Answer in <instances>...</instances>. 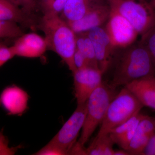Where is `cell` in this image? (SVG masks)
<instances>
[{
    "mask_svg": "<svg viewBox=\"0 0 155 155\" xmlns=\"http://www.w3.org/2000/svg\"><path fill=\"white\" fill-rule=\"evenodd\" d=\"M76 49L85 57L90 67L99 69L94 48L87 32L76 34Z\"/></svg>",
    "mask_w": 155,
    "mask_h": 155,
    "instance_id": "cell-19",
    "label": "cell"
},
{
    "mask_svg": "<svg viewBox=\"0 0 155 155\" xmlns=\"http://www.w3.org/2000/svg\"><path fill=\"white\" fill-rule=\"evenodd\" d=\"M141 155H155V133L150 139Z\"/></svg>",
    "mask_w": 155,
    "mask_h": 155,
    "instance_id": "cell-27",
    "label": "cell"
},
{
    "mask_svg": "<svg viewBox=\"0 0 155 155\" xmlns=\"http://www.w3.org/2000/svg\"><path fill=\"white\" fill-rule=\"evenodd\" d=\"M67 0H41V6L43 14L59 15L63 12Z\"/></svg>",
    "mask_w": 155,
    "mask_h": 155,
    "instance_id": "cell-21",
    "label": "cell"
},
{
    "mask_svg": "<svg viewBox=\"0 0 155 155\" xmlns=\"http://www.w3.org/2000/svg\"><path fill=\"white\" fill-rule=\"evenodd\" d=\"M15 56L11 47L6 46L0 42V67Z\"/></svg>",
    "mask_w": 155,
    "mask_h": 155,
    "instance_id": "cell-24",
    "label": "cell"
},
{
    "mask_svg": "<svg viewBox=\"0 0 155 155\" xmlns=\"http://www.w3.org/2000/svg\"><path fill=\"white\" fill-rule=\"evenodd\" d=\"M11 47L15 56L27 58L41 57L48 49L45 37L35 33L23 34Z\"/></svg>",
    "mask_w": 155,
    "mask_h": 155,
    "instance_id": "cell-11",
    "label": "cell"
},
{
    "mask_svg": "<svg viewBox=\"0 0 155 155\" xmlns=\"http://www.w3.org/2000/svg\"><path fill=\"white\" fill-rule=\"evenodd\" d=\"M87 111V102L77 105L73 114L48 143L62 150L65 154L70 155L84 125Z\"/></svg>",
    "mask_w": 155,
    "mask_h": 155,
    "instance_id": "cell-6",
    "label": "cell"
},
{
    "mask_svg": "<svg viewBox=\"0 0 155 155\" xmlns=\"http://www.w3.org/2000/svg\"><path fill=\"white\" fill-rule=\"evenodd\" d=\"M155 133V118L146 116L139 123L126 151L130 155H141L150 139Z\"/></svg>",
    "mask_w": 155,
    "mask_h": 155,
    "instance_id": "cell-13",
    "label": "cell"
},
{
    "mask_svg": "<svg viewBox=\"0 0 155 155\" xmlns=\"http://www.w3.org/2000/svg\"><path fill=\"white\" fill-rule=\"evenodd\" d=\"M129 153L125 150H118L114 151V155H129Z\"/></svg>",
    "mask_w": 155,
    "mask_h": 155,
    "instance_id": "cell-29",
    "label": "cell"
},
{
    "mask_svg": "<svg viewBox=\"0 0 155 155\" xmlns=\"http://www.w3.org/2000/svg\"><path fill=\"white\" fill-rule=\"evenodd\" d=\"M99 0H67L61 17L67 22L80 19Z\"/></svg>",
    "mask_w": 155,
    "mask_h": 155,
    "instance_id": "cell-17",
    "label": "cell"
},
{
    "mask_svg": "<svg viewBox=\"0 0 155 155\" xmlns=\"http://www.w3.org/2000/svg\"><path fill=\"white\" fill-rule=\"evenodd\" d=\"M141 41L146 46L155 65V25Z\"/></svg>",
    "mask_w": 155,
    "mask_h": 155,
    "instance_id": "cell-22",
    "label": "cell"
},
{
    "mask_svg": "<svg viewBox=\"0 0 155 155\" xmlns=\"http://www.w3.org/2000/svg\"><path fill=\"white\" fill-rule=\"evenodd\" d=\"M149 3L153 8L155 10V0H151Z\"/></svg>",
    "mask_w": 155,
    "mask_h": 155,
    "instance_id": "cell-30",
    "label": "cell"
},
{
    "mask_svg": "<svg viewBox=\"0 0 155 155\" xmlns=\"http://www.w3.org/2000/svg\"><path fill=\"white\" fill-rule=\"evenodd\" d=\"M146 116L140 114H136L127 122L112 129L109 134L114 143L122 149H127L132 140L139 123Z\"/></svg>",
    "mask_w": 155,
    "mask_h": 155,
    "instance_id": "cell-15",
    "label": "cell"
},
{
    "mask_svg": "<svg viewBox=\"0 0 155 155\" xmlns=\"http://www.w3.org/2000/svg\"><path fill=\"white\" fill-rule=\"evenodd\" d=\"M35 155H64L65 154L62 150L57 147L48 143Z\"/></svg>",
    "mask_w": 155,
    "mask_h": 155,
    "instance_id": "cell-25",
    "label": "cell"
},
{
    "mask_svg": "<svg viewBox=\"0 0 155 155\" xmlns=\"http://www.w3.org/2000/svg\"><path fill=\"white\" fill-rule=\"evenodd\" d=\"M111 9L105 28L115 47L125 48L135 42L139 35L130 22Z\"/></svg>",
    "mask_w": 155,
    "mask_h": 155,
    "instance_id": "cell-7",
    "label": "cell"
},
{
    "mask_svg": "<svg viewBox=\"0 0 155 155\" xmlns=\"http://www.w3.org/2000/svg\"><path fill=\"white\" fill-rule=\"evenodd\" d=\"M10 153H11V150L8 147L2 137L0 136V155L9 154Z\"/></svg>",
    "mask_w": 155,
    "mask_h": 155,
    "instance_id": "cell-28",
    "label": "cell"
},
{
    "mask_svg": "<svg viewBox=\"0 0 155 155\" xmlns=\"http://www.w3.org/2000/svg\"><path fill=\"white\" fill-rule=\"evenodd\" d=\"M74 92L77 105L86 103L94 91L101 84L102 72L90 67L77 69L73 72Z\"/></svg>",
    "mask_w": 155,
    "mask_h": 155,
    "instance_id": "cell-8",
    "label": "cell"
},
{
    "mask_svg": "<svg viewBox=\"0 0 155 155\" xmlns=\"http://www.w3.org/2000/svg\"><path fill=\"white\" fill-rule=\"evenodd\" d=\"M74 60L77 69L84 67H90L89 64L86 58L76 49L74 54Z\"/></svg>",
    "mask_w": 155,
    "mask_h": 155,
    "instance_id": "cell-26",
    "label": "cell"
},
{
    "mask_svg": "<svg viewBox=\"0 0 155 155\" xmlns=\"http://www.w3.org/2000/svg\"><path fill=\"white\" fill-rule=\"evenodd\" d=\"M143 107L132 92L124 87L108 106L96 137L109 134L112 129L140 113Z\"/></svg>",
    "mask_w": 155,
    "mask_h": 155,
    "instance_id": "cell-3",
    "label": "cell"
},
{
    "mask_svg": "<svg viewBox=\"0 0 155 155\" xmlns=\"http://www.w3.org/2000/svg\"><path fill=\"white\" fill-rule=\"evenodd\" d=\"M23 34L17 23L0 20V39L17 38Z\"/></svg>",
    "mask_w": 155,
    "mask_h": 155,
    "instance_id": "cell-20",
    "label": "cell"
},
{
    "mask_svg": "<svg viewBox=\"0 0 155 155\" xmlns=\"http://www.w3.org/2000/svg\"><path fill=\"white\" fill-rule=\"evenodd\" d=\"M28 101V94L14 85L5 89L0 96V103L11 115L23 114L27 109Z\"/></svg>",
    "mask_w": 155,
    "mask_h": 155,
    "instance_id": "cell-12",
    "label": "cell"
},
{
    "mask_svg": "<svg viewBox=\"0 0 155 155\" xmlns=\"http://www.w3.org/2000/svg\"><path fill=\"white\" fill-rule=\"evenodd\" d=\"M107 1H108V0H107Z\"/></svg>",
    "mask_w": 155,
    "mask_h": 155,
    "instance_id": "cell-31",
    "label": "cell"
},
{
    "mask_svg": "<svg viewBox=\"0 0 155 155\" xmlns=\"http://www.w3.org/2000/svg\"><path fill=\"white\" fill-rule=\"evenodd\" d=\"M38 26L45 34L48 49L59 55L72 73L75 72L76 34L68 23L59 15L43 14Z\"/></svg>",
    "mask_w": 155,
    "mask_h": 155,
    "instance_id": "cell-2",
    "label": "cell"
},
{
    "mask_svg": "<svg viewBox=\"0 0 155 155\" xmlns=\"http://www.w3.org/2000/svg\"><path fill=\"white\" fill-rule=\"evenodd\" d=\"M114 144L109 134L96 137L90 145L85 148V155H114Z\"/></svg>",
    "mask_w": 155,
    "mask_h": 155,
    "instance_id": "cell-18",
    "label": "cell"
},
{
    "mask_svg": "<svg viewBox=\"0 0 155 155\" xmlns=\"http://www.w3.org/2000/svg\"><path fill=\"white\" fill-rule=\"evenodd\" d=\"M114 90L103 82L88 98L86 119L78 142L81 146H84L97 127L101 124L108 106L115 96Z\"/></svg>",
    "mask_w": 155,
    "mask_h": 155,
    "instance_id": "cell-5",
    "label": "cell"
},
{
    "mask_svg": "<svg viewBox=\"0 0 155 155\" xmlns=\"http://www.w3.org/2000/svg\"><path fill=\"white\" fill-rule=\"evenodd\" d=\"M110 8L121 14L141 38L155 25V10L145 0H108Z\"/></svg>",
    "mask_w": 155,
    "mask_h": 155,
    "instance_id": "cell-4",
    "label": "cell"
},
{
    "mask_svg": "<svg viewBox=\"0 0 155 155\" xmlns=\"http://www.w3.org/2000/svg\"><path fill=\"white\" fill-rule=\"evenodd\" d=\"M12 2L20 8L25 13L31 14L36 8V0H11Z\"/></svg>",
    "mask_w": 155,
    "mask_h": 155,
    "instance_id": "cell-23",
    "label": "cell"
},
{
    "mask_svg": "<svg viewBox=\"0 0 155 155\" xmlns=\"http://www.w3.org/2000/svg\"><path fill=\"white\" fill-rule=\"evenodd\" d=\"M94 48L99 68L103 74L110 67L116 48L105 27H99L87 32Z\"/></svg>",
    "mask_w": 155,
    "mask_h": 155,
    "instance_id": "cell-9",
    "label": "cell"
},
{
    "mask_svg": "<svg viewBox=\"0 0 155 155\" xmlns=\"http://www.w3.org/2000/svg\"><path fill=\"white\" fill-rule=\"evenodd\" d=\"M0 20L33 26L30 15L12 2L11 0H0Z\"/></svg>",
    "mask_w": 155,
    "mask_h": 155,
    "instance_id": "cell-16",
    "label": "cell"
},
{
    "mask_svg": "<svg viewBox=\"0 0 155 155\" xmlns=\"http://www.w3.org/2000/svg\"><path fill=\"white\" fill-rule=\"evenodd\" d=\"M116 58L110 86L125 85L134 81L155 76V65L146 46L142 41L124 48Z\"/></svg>",
    "mask_w": 155,
    "mask_h": 155,
    "instance_id": "cell-1",
    "label": "cell"
},
{
    "mask_svg": "<svg viewBox=\"0 0 155 155\" xmlns=\"http://www.w3.org/2000/svg\"><path fill=\"white\" fill-rule=\"evenodd\" d=\"M110 12L109 4L106 5L99 0L80 19L67 22L76 34L85 33L94 28L101 27L107 21Z\"/></svg>",
    "mask_w": 155,
    "mask_h": 155,
    "instance_id": "cell-10",
    "label": "cell"
},
{
    "mask_svg": "<svg viewBox=\"0 0 155 155\" xmlns=\"http://www.w3.org/2000/svg\"><path fill=\"white\" fill-rule=\"evenodd\" d=\"M143 107L155 110V76H148L125 85Z\"/></svg>",
    "mask_w": 155,
    "mask_h": 155,
    "instance_id": "cell-14",
    "label": "cell"
}]
</instances>
